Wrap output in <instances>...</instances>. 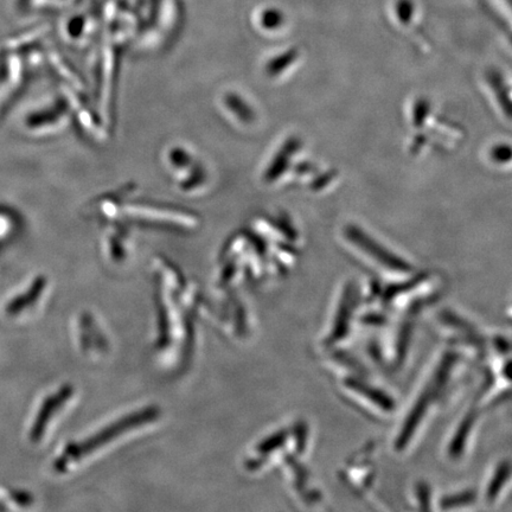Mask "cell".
Wrapping results in <instances>:
<instances>
[{
	"mask_svg": "<svg viewBox=\"0 0 512 512\" xmlns=\"http://www.w3.org/2000/svg\"><path fill=\"white\" fill-rule=\"evenodd\" d=\"M70 394L69 388H63L60 393L50 396L46 402L43 403L40 413L37 415L34 426H32L31 439L38 441L42 438L44 431L51 416L59 409L66 400H68Z\"/></svg>",
	"mask_w": 512,
	"mask_h": 512,
	"instance_id": "1",
	"label": "cell"
},
{
	"mask_svg": "<svg viewBox=\"0 0 512 512\" xmlns=\"http://www.w3.org/2000/svg\"><path fill=\"white\" fill-rule=\"evenodd\" d=\"M43 288L44 280L37 279L35 284L31 286L30 291L25 293V296L18 297L14 300V302H11L8 310L6 311H8L9 315H16L17 312H21L25 309V307H28L32 303L36 302V299L40 297Z\"/></svg>",
	"mask_w": 512,
	"mask_h": 512,
	"instance_id": "2",
	"label": "cell"
}]
</instances>
